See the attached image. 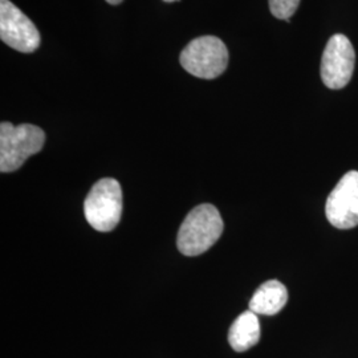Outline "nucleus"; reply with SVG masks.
<instances>
[{"instance_id": "obj_3", "label": "nucleus", "mask_w": 358, "mask_h": 358, "mask_svg": "<svg viewBox=\"0 0 358 358\" xmlns=\"http://www.w3.org/2000/svg\"><path fill=\"white\" fill-rule=\"evenodd\" d=\"M122 190L113 178H103L94 183L84 202V215L94 230H115L122 215Z\"/></svg>"}, {"instance_id": "obj_10", "label": "nucleus", "mask_w": 358, "mask_h": 358, "mask_svg": "<svg viewBox=\"0 0 358 358\" xmlns=\"http://www.w3.org/2000/svg\"><path fill=\"white\" fill-rule=\"evenodd\" d=\"M299 4L300 0H269V10L275 17L289 22Z\"/></svg>"}, {"instance_id": "obj_5", "label": "nucleus", "mask_w": 358, "mask_h": 358, "mask_svg": "<svg viewBox=\"0 0 358 358\" xmlns=\"http://www.w3.org/2000/svg\"><path fill=\"white\" fill-rule=\"evenodd\" d=\"M356 52L345 35L337 34L329 38L321 59V78L331 90L346 87L353 76Z\"/></svg>"}, {"instance_id": "obj_12", "label": "nucleus", "mask_w": 358, "mask_h": 358, "mask_svg": "<svg viewBox=\"0 0 358 358\" xmlns=\"http://www.w3.org/2000/svg\"><path fill=\"white\" fill-rule=\"evenodd\" d=\"M167 3H171V1H176V0H165Z\"/></svg>"}, {"instance_id": "obj_1", "label": "nucleus", "mask_w": 358, "mask_h": 358, "mask_svg": "<svg viewBox=\"0 0 358 358\" xmlns=\"http://www.w3.org/2000/svg\"><path fill=\"white\" fill-rule=\"evenodd\" d=\"M223 232V219L215 206H196L185 217L178 231L179 252L186 256H198L217 243Z\"/></svg>"}, {"instance_id": "obj_11", "label": "nucleus", "mask_w": 358, "mask_h": 358, "mask_svg": "<svg viewBox=\"0 0 358 358\" xmlns=\"http://www.w3.org/2000/svg\"><path fill=\"white\" fill-rule=\"evenodd\" d=\"M108 3H110V4H120L122 0H106Z\"/></svg>"}, {"instance_id": "obj_2", "label": "nucleus", "mask_w": 358, "mask_h": 358, "mask_svg": "<svg viewBox=\"0 0 358 358\" xmlns=\"http://www.w3.org/2000/svg\"><path fill=\"white\" fill-rule=\"evenodd\" d=\"M45 142V133L35 125L11 122L0 124V171L13 173L23 166L27 159L38 154Z\"/></svg>"}, {"instance_id": "obj_4", "label": "nucleus", "mask_w": 358, "mask_h": 358, "mask_svg": "<svg viewBox=\"0 0 358 358\" xmlns=\"http://www.w3.org/2000/svg\"><path fill=\"white\" fill-rule=\"evenodd\" d=\"M180 65L186 72L199 78H217L229 65L226 44L215 36L194 38L182 51Z\"/></svg>"}, {"instance_id": "obj_9", "label": "nucleus", "mask_w": 358, "mask_h": 358, "mask_svg": "<svg viewBox=\"0 0 358 358\" xmlns=\"http://www.w3.org/2000/svg\"><path fill=\"white\" fill-rule=\"evenodd\" d=\"M262 336L260 322L252 310H245L234 324L229 332V343L235 352H245L255 346Z\"/></svg>"}, {"instance_id": "obj_6", "label": "nucleus", "mask_w": 358, "mask_h": 358, "mask_svg": "<svg viewBox=\"0 0 358 358\" xmlns=\"http://www.w3.org/2000/svg\"><path fill=\"white\" fill-rule=\"evenodd\" d=\"M0 38L23 53H32L40 45L38 28L10 0H0Z\"/></svg>"}, {"instance_id": "obj_7", "label": "nucleus", "mask_w": 358, "mask_h": 358, "mask_svg": "<svg viewBox=\"0 0 358 358\" xmlns=\"http://www.w3.org/2000/svg\"><path fill=\"white\" fill-rule=\"evenodd\" d=\"M327 217L333 227L349 230L358 226V171H348L328 196Z\"/></svg>"}, {"instance_id": "obj_8", "label": "nucleus", "mask_w": 358, "mask_h": 358, "mask_svg": "<svg viewBox=\"0 0 358 358\" xmlns=\"http://www.w3.org/2000/svg\"><path fill=\"white\" fill-rule=\"evenodd\" d=\"M288 291L285 285L278 280H269L262 284L250 300V310L256 315L273 316L285 307Z\"/></svg>"}]
</instances>
